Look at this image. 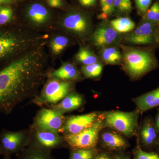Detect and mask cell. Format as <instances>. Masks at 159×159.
Here are the masks:
<instances>
[{
  "label": "cell",
  "instance_id": "6da1fadb",
  "mask_svg": "<svg viewBox=\"0 0 159 159\" xmlns=\"http://www.w3.org/2000/svg\"><path fill=\"white\" fill-rule=\"evenodd\" d=\"M44 44L27 51L0 70V112L11 113L42 84L48 60Z\"/></svg>",
  "mask_w": 159,
  "mask_h": 159
},
{
  "label": "cell",
  "instance_id": "7a4b0ae2",
  "mask_svg": "<svg viewBox=\"0 0 159 159\" xmlns=\"http://www.w3.org/2000/svg\"><path fill=\"white\" fill-rule=\"evenodd\" d=\"M44 39L43 35L25 27L15 31H0V61L20 56L44 43Z\"/></svg>",
  "mask_w": 159,
  "mask_h": 159
},
{
  "label": "cell",
  "instance_id": "3957f363",
  "mask_svg": "<svg viewBox=\"0 0 159 159\" xmlns=\"http://www.w3.org/2000/svg\"><path fill=\"white\" fill-rule=\"evenodd\" d=\"M124 70L131 78L142 77L156 68L158 62L152 49L120 44Z\"/></svg>",
  "mask_w": 159,
  "mask_h": 159
},
{
  "label": "cell",
  "instance_id": "277c9868",
  "mask_svg": "<svg viewBox=\"0 0 159 159\" xmlns=\"http://www.w3.org/2000/svg\"><path fill=\"white\" fill-rule=\"evenodd\" d=\"M58 25L66 33L83 42L89 40L94 30L91 18L80 11L69 12L60 20Z\"/></svg>",
  "mask_w": 159,
  "mask_h": 159
},
{
  "label": "cell",
  "instance_id": "5b68a950",
  "mask_svg": "<svg viewBox=\"0 0 159 159\" xmlns=\"http://www.w3.org/2000/svg\"><path fill=\"white\" fill-rule=\"evenodd\" d=\"M138 118V114L134 112L111 111L106 113L103 120L107 126L119 131L125 136H130L136 130Z\"/></svg>",
  "mask_w": 159,
  "mask_h": 159
},
{
  "label": "cell",
  "instance_id": "8992f818",
  "mask_svg": "<svg viewBox=\"0 0 159 159\" xmlns=\"http://www.w3.org/2000/svg\"><path fill=\"white\" fill-rule=\"evenodd\" d=\"M122 35L113 29L109 21L103 20L94 29L89 41L99 49L109 46L118 47L123 41Z\"/></svg>",
  "mask_w": 159,
  "mask_h": 159
},
{
  "label": "cell",
  "instance_id": "52a82bcc",
  "mask_svg": "<svg viewBox=\"0 0 159 159\" xmlns=\"http://www.w3.org/2000/svg\"><path fill=\"white\" fill-rule=\"evenodd\" d=\"M103 119L98 118L90 127L76 134H68L65 138L72 147L79 149L92 148L96 146L99 132L103 125Z\"/></svg>",
  "mask_w": 159,
  "mask_h": 159
},
{
  "label": "cell",
  "instance_id": "ba28073f",
  "mask_svg": "<svg viewBox=\"0 0 159 159\" xmlns=\"http://www.w3.org/2000/svg\"><path fill=\"white\" fill-rule=\"evenodd\" d=\"M158 25L142 20L132 31L124 35L123 40L132 45H150L157 43Z\"/></svg>",
  "mask_w": 159,
  "mask_h": 159
},
{
  "label": "cell",
  "instance_id": "9c48e42d",
  "mask_svg": "<svg viewBox=\"0 0 159 159\" xmlns=\"http://www.w3.org/2000/svg\"><path fill=\"white\" fill-rule=\"evenodd\" d=\"M72 89V84L69 81L50 80L43 90V99L47 103L56 104L70 94Z\"/></svg>",
  "mask_w": 159,
  "mask_h": 159
},
{
  "label": "cell",
  "instance_id": "30bf717a",
  "mask_svg": "<svg viewBox=\"0 0 159 159\" xmlns=\"http://www.w3.org/2000/svg\"><path fill=\"white\" fill-rule=\"evenodd\" d=\"M28 25L35 29H44L51 25V16L45 7L39 3L29 6L26 12Z\"/></svg>",
  "mask_w": 159,
  "mask_h": 159
},
{
  "label": "cell",
  "instance_id": "8fae6325",
  "mask_svg": "<svg viewBox=\"0 0 159 159\" xmlns=\"http://www.w3.org/2000/svg\"><path fill=\"white\" fill-rule=\"evenodd\" d=\"M63 118L59 112L43 108L35 119V125L40 130L56 132L62 126Z\"/></svg>",
  "mask_w": 159,
  "mask_h": 159
},
{
  "label": "cell",
  "instance_id": "7c38bea8",
  "mask_svg": "<svg viewBox=\"0 0 159 159\" xmlns=\"http://www.w3.org/2000/svg\"><path fill=\"white\" fill-rule=\"evenodd\" d=\"M99 118L97 112L74 116L68 118L62 127L63 131L68 134H76L92 126Z\"/></svg>",
  "mask_w": 159,
  "mask_h": 159
},
{
  "label": "cell",
  "instance_id": "4fadbf2b",
  "mask_svg": "<svg viewBox=\"0 0 159 159\" xmlns=\"http://www.w3.org/2000/svg\"><path fill=\"white\" fill-rule=\"evenodd\" d=\"M24 139L21 131H4L0 133V149L2 152L11 153L17 150Z\"/></svg>",
  "mask_w": 159,
  "mask_h": 159
},
{
  "label": "cell",
  "instance_id": "5bb4252c",
  "mask_svg": "<svg viewBox=\"0 0 159 159\" xmlns=\"http://www.w3.org/2000/svg\"><path fill=\"white\" fill-rule=\"evenodd\" d=\"M68 34H54L49 40V48L52 56L57 57L71 46L72 41Z\"/></svg>",
  "mask_w": 159,
  "mask_h": 159
},
{
  "label": "cell",
  "instance_id": "9a60e30c",
  "mask_svg": "<svg viewBox=\"0 0 159 159\" xmlns=\"http://www.w3.org/2000/svg\"><path fill=\"white\" fill-rule=\"evenodd\" d=\"M99 59L107 64L119 65L122 63V52L117 46H109L100 49Z\"/></svg>",
  "mask_w": 159,
  "mask_h": 159
},
{
  "label": "cell",
  "instance_id": "2e32d148",
  "mask_svg": "<svg viewBox=\"0 0 159 159\" xmlns=\"http://www.w3.org/2000/svg\"><path fill=\"white\" fill-rule=\"evenodd\" d=\"M51 76L54 79L70 81L76 80L80 77V73L73 64L66 62L61 66L52 72Z\"/></svg>",
  "mask_w": 159,
  "mask_h": 159
},
{
  "label": "cell",
  "instance_id": "e0dca14e",
  "mask_svg": "<svg viewBox=\"0 0 159 159\" xmlns=\"http://www.w3.org/2000/svg\"><path fill=\"white\" fill-rule=\"evenodd\" d=\"M136 105L142 111L159 106V88L138 97L135 100Z\"/></svg>",
  "mask_w": 159,
  "mask_h": 159
},
{
  "label": "cell",
  "instance_id": "ac0fdd59",
  "mask_svg": "<svg viewBox=\"0 0 159 159\" xmlns=\"http://www.w3.org/2000/svg\"><path fill=\"white\" fill-rule=\"evenodd\" d=\"M82 103V97L79 94L73 93L64 98L57 105V107L61 112L70 111L79 108Z\"/></svg>",
  "mask_w": 159,
  "mask_h": 159
},
{
  "label": "cell",
  "instance_id": "d6986e66",
  "mask_svg": "<svg viewBox=\"0 0 159 159\" xmlns=\"http://www.w3.org/2000/svg\"><path fill=\"white\" fill-rule=\"evenodd\" d=\"M36 138L41 145L49 148L56 146L61 142L59 136L51 131L39 129L36 133Z\"/></svg>",
  "mask_w": 159,
  "mask_h": 159
},
{
  "label": "cell",
  "instance_id": "ffe728a7",
  "mask_svg": "<svg viewBox=\"0 0 159 159\" xmlns=\"http://www.w3.org/2000/svg\"><path fill=\"white\" fill-rule=\"evenodd\" d=\"M102 142L112 149H121L126 146L125 139L121 136L112 132H105L101 136Z\"/></svg>",
  "mask_w": 159,
  "mask_h": 159
},
{
  "label": "cell",
  "instance_id": "44dd1931",
  "mask_svg": "<svg viewBox=\"0 0 159 159\" xmlns=\"http://www.w3.org/2000/svg\"><path fill=\"white\" fill-rule=\"evenodd\" d=\"M113 29L120 34L131 32L135 28L136 25L129 17H120L109 21Z\"/></svg>",
  "mask_w": 159,
  "mask_h": 159
},
{
  "label": "cell",
  "instance_id": "7402d4cb",
  "mask_svg": "<svg viewBox=\"0 0 159 159\" xmlns=\"http://www.w3.org/2000/svg\"><path fill=\"white\" fill-rule=\"evenodd\" d=\"M77 61L83 66L89 65L99 61V57L93 51L87 47L80 46L75 56Z\"/></svg>",
  "mask_w": 159,
  "mask_h": 159
},
{
  "label": "cell",
  "instance_id": "603a6c76",
  "mask_svg": "<svg viewBox=\"0 0 159 159\" xmlns=\"http://www.w3.org/2000/svg\"><path fill=\"white\" fill-rule=\"evenodd\" d=\"M142 142L146 145H151L154 143L157 139L156 130L150 121L144 123L141 131Z\"/></svg>",
  "mask_w": 159,
  "mask_h": 159
},
{
  "label": "cell",
  "instance_id": "cb8c5ba5",
  "mask_svg": "<svg viewBox=\"0 0 159 159\" xmlns=\"http://www.w3.org/2000/svg\"><path fill=\"white\" fill-rule=\"evenodd\" d=\"M103 68V64L99 61L89 65L83 66L81 71L87 78H95L102 74Z\"/></svg>",
  "mask_w": 159,
  "mask_h": 159
},
{
  "label": "cell",
  "instance_id": "d4e9b609",
  "mask_svg": "<svg viewBox=\"0 0 159 159\" xmlns=\"http://www.w3.org/2000/svg\"><path fill=\"white\" fill-rule=\"evenodd\" d=\"M142 20L158 25H159V3L156 2L148 9Z\"/></svg>",
  "mask_w": 159,
  "mask_h": 159
},
{
  "label": "cell",
  "instance_id": "484cf974",
  "mask_svg": "<svg viewBox=\"0 0 159 159\" xmlns=\"http://www.w3.org/2000/svg\"><path fill=\"white\" fill-rule=\"evenodd\" d=\"M102 13L99 15V19L107 20L115 12L114 0H100Z\"/></svg>",
  "mask_w": 159,
  "mask_h": 159
},
{
  "label": "cell",
  "instance_id": "4316f807",
  "mask_svg": "<svg viewBox=\"0 0 159 159\" xmlns=\"http://www.w3.org/2000/svg\"><path fill=\"white\" fill-rule=\"evenodd\" d=\"M114 6L115 11L120 14H128L132 10L130 0H114Z\"/></svg>",
  "mask_w": 159,
  "mask_h": 159
},
{
  "label": "cell",
  "instance_id": "83f0119b",
  "mask_svg": "<svg viewBox=\"0 0 159 159\" xmlns=\"http://www.w3.org/2000/svg\"><path fill=\"white\" fill-rule=\"evenodd\" d=\"M94 151L91 148L80 149L74 152L70 159H93Z\"/></svg>",
  "mask_w": 159,
  "mask_h": 159
},
{
  "label": "cell",
  "instance_id": "f1b7e54d",
  "mask_svg": "<svg viewBox=\"0 0 159 159\" xmlns=\"http://www.w3.org/2000/svg\"><path fill=\"white\" fill-rule=\"evenodd\" d=\"M13 16V11L10 7L0 8V25H4L10 21Z\"/></svg>",
  "mask_w": 159,
  "mask_h": 159
},
{
  "label": "cell",
  "instance_id": "f546056e",
  "mask_svg": "<svg viewBox=\"0 0 159 159\" xmlns=\"http://www.w3.org/2000/svg\"><path fill=\"white\" fill-rule=\"evenodd\" d=\"M138 13L143 17L151 7L152 0H135Z\"/></svg>",
  "mask_w": 159,
  "mask_h": 159
},
{
  "label": "cell",
  "instance_id": "4dcf8cb0",
  "mask_svg": "<svg viewBox=\"0 0 159 159\" xmlns=\"http://www.w3.org/2000/svg\"><path fill=\"white\" fill-rule=\"evenodd\" d=\"M135 159H159L158 155L153 152H147L138 149L135 153Z\"/></svg>",
  "mask_w": 159,
  "mask_h": 159
},
{
  "label": "cell",
  "instance_id": "1f68e13d",
  "mask_svg": "<svg viewBox=\"0 0 159 159\" xmlns=\"http://www.w3.org/2000/svg\"><path fill=\"white\" fill-rule=\"evenodd\" d=\"M78 2L81 6L89 8L96 6L97 0H78Z\"/></svg>",
  "mask_w": 159,
  "mask_h": 159
},
{
  "label": "cell",
  "instance_id": "d6a6232c",
  "mask_svg": "<svg viewBox=\"0 0 159 159\" xmlns=\"http://www.w3.org/2000/svg\"><path fill=\"white\" fill-rule=\"evenodd\" d=\"M49 6L53 8H58L62 6V0H48Z\"/></svg>",
  "mask_w": 159,
  "mask_h": 159
},
{
  "label": "cell",
  "instance_id": "836d02e7",
  "mask_svg": "<svg viewBox=\"0 0 159 159\" xmlns=\"http://www.w3.org/2000/svg\"><path fill=\"white\" fill-rule=\"evenodd\" d=\"M94 159H111L110 157L107 155L105 153H102L99 154L98 156L96 157Z\"/></svg>",
  "mask_w": 159,
  "mask_h": 159
},
{
  "label": "cell",
  "instance_id": "e575fe53",
  "mask_svg": "<svg viewBox=\"0 0 159 159\" xmlns=\"http://www.w3.org/2000/svg\"><path fill=\"white\" fill-rule=\"evenodd\" d=\"M156 125L157 129L159 131V111L157 116L156 121Z\"/></svg>",
  "mask_w": 159,
  "mask_h": 159
},
{
  "label": "cell",
  "instance_id": "d590c367",
  "mask_svg": "<svg viewBox=\"0 0 159 159\" xmlns=\"http://www.w3.org/2000/svg\"><path fill=\"white\" fill-rule=\"evenodd\" d=\"M13 1V0H0V5L2 4H8Z\"/></svg>",
  "mask_w": 159,
  "mask_h": 159
},
{
  "label": "cell",
  "instance_id": "8d00e7d4",
  "mask_svg": "<svg viewBox=\"0 0 159 159\" xmlns=\"http://www.w3.org/2000/svg\"><path fill=\"white\" fill-rule=\"evenodd\" d=\"M157 43L159 44V25L157 26Z\"/></svg>",
  "mask_w": 159,
  "mask_h": 159
},
{
  "label": "cell",
  "instance_id": "74e56055",
  "mask_svg": "<svg viewBox=\"0 0 159 159\" xmlns=\"http://www.w3.org/2000/svg\"><path fill=\"white\" fill-rule=\"evenodd\" d=\"M30 159H47L43 157H35L33 158Z\"/></svg>",
  "mask_w": 159,
  "mask_h": 159
},
{
  "label": "cell",
  "instance_id": "f35d334b",
  "mask_svg": "<svg viewBox=\"0 0 159 159\" xmlns=\"http://www.w3.org/2000/svg\"><path fill=\"white\" fill-rule=\"evenodd\" d=\"M116 159H127V158L125 157H117V158Z\"/></svg>",
  "mask_w": 159,
  "mask_h": 159
},
{
  "label": "cell",
  "instance_id": "ab89813d",
  "mask_svg": "<svg viewBox=\"0 0 159 159\" xmlns=\"http://www.w3.org/2000/svg\"><path fill=\"white\" fill-rule=\"evenodd\" d=\"M2 151H1V149H0V154H1V153H2Z\"/></svg>",
  "mask_w": 159,
  "mask_h": 159
}]
</instances>
